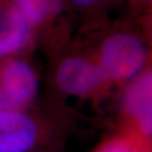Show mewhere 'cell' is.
<instances>
[{
    "mask_svg": "<svg viewBox=\"0 0 152 152\" xmlns=\"http://www.w3.org/2000/svg\"><path fill=\"white\" fill-rule=\"evenodd\" d=\"M72 1L75 5L80 6V7H88V6L95 5V4H98L100 1H104V0H70Z\"/></svg>",
    "mask_w": 152,
    "mask_h": 152,
    "instance_id": "9",
    "label": "cell"
},
{
    "mask_svg": "<svg viewBox=\"0 0 152 152\" xmlns=\"http://www.w3.org/2000/svg\"><path fill=\"white\" fill-rule=\"evenodd\" d=\"M37 135L34 121L20 110L0 109V152H26Z\"/></svg>",
    "mask_w": 152,
    "mask_h": 152,
    "instance_id": "4",
    "label": "cell"
},
{
    "mask_svg": "<svg viewBox=\"0 0 152 152\" xmlns=\"http://www.w3.org/2000/svg\"><path fill=\"white\" fill-rule=\"evenodd\" d=\"M98 152H139V150L130 141L120 139L107 143Z\"/></svg>",
    "mask_w": 152,
    "mask_h": 152,
    "instance_id": "8",
    "label": "cell"
},
{
    "mask_svg": "<svg viewBox=\"0 0 152 152\" xmlns=\"http://www.w3.org/2000/svg\"><path fill=\"white\" fill-rule=\"evenodd\" d=\"M32 25L9 0H0V58L24 49L29 42Z\"/></svg>",
    "mask_w": 152,
    "mask_h": 152,
    "instance_id": "5",
    "label": "cell"
},
{
    "mask_svg": "<svg viewBox=\"0 0 152 152\" xmlns=\"http://www.w3.org/2000/svg\"><path fill=\"white\" fill-rule=\"evenodd\" d=\"M149 59V50L141 37L129 34H113L104 41L97 65L106 81L127 80L139 75Z\"/></svg>",
    "mask_w": 152,
    "mask_h": 152,
    "instance_id": "1",
    "label": "cell"
},
{
    "mask_svg": "<svg viewBox=\"0 0 152 152\" xmlns=\"http://www.w3.org/2000/svg\"><path fill=\"white\" fill-rule=\"evenodd\" d=\"M31 25L39 24L61 9V0H9Z\"/></svg>",
    "mask_w": 152,
    "mask_h": 152,
    "instance_id": "7",
    "label": "cell"
},
{
    "mask_svg": "<svg viewBox=\"0 0 152 152\" xmlns=\"http://www.w3.org/2000/svg\"><path fill=\"white\" fill-rule=\"evenodd\" d=\"M126 109L135 120L142 133L152 132V76L151 71L142 73L132 83L125 98Z\"/></svg>",
    "mask_w": 152,
    "mask_h": 152,
    "instance_id": "6",
    "label": "cell"
},
{
    "mask_svg": "<svg viewBox=\"0 0 152 152\" xmlns=\"http://www.w3.org/2000/svg\"><path fill=\"white\" fill-rule=\"evenodd\" d=\"M56 82L63 91L82 96L96 90L106 82V79L96 63L73 56L60 64L56 72Z\"/></svg>",
    "mask_w": 152,
    "mask_h": 152,
    "instance_id": "3",
    "label": "cell"
},
{
    "mask_svg": "<svg viewBox=\"0 0 152 152\" xmlns=\"http://www.w3.org/2000/svg\"><path fill=\"white\" fill-rule=\"evenodd\" d=\"M37 88V77L26 61L9 59L0 64V95L9 110H19L28 105Z\"/></svg>",
    "mask_w": 152,
    "mask_h": 152,
    "instance_id": "2",
    "label": "cell"
}]
</instances>
